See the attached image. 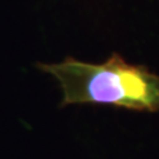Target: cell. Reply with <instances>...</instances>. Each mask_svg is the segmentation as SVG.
<instances>
[{
  "mask_svg": "<svg viewBox=\"0 0 159 159\" xmlns=\"http://www.w3.org/2000/svg\"><path fill=\"white\" fill-rule=\"evenodd\" d=\"M63 92L60 107L77 104H111L139 112L159 111V75L144 66L127 64L114 53L102 64L72 57L60 63H38Z\"/></svg>",
  "mask_w": 159,
  "mask_h": 159,
  "instance_id": "6da1fadb",
  "label": "cell"
}]
</instances>
